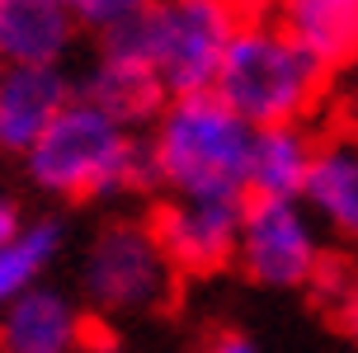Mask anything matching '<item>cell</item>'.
Returning a JSON list of instances; mask_svg holds the SVG:
<instances>
[{
	"label": "cell",
	"instance_id": "1",
	"mask_svg": "<svg viewBox=\"0 0 358 353\" xmlns=\"http://www.w3.org/2000/svg\"><path fill=\"white\" fill-rule=\"evenodd\" d=\"M255 127L241 123L217 94H184L156 113L146 141L151 175L175 198H245V160Z\"/></svg>",
	"mask_w": 358,
	"mask_h": 353
},
{
	"label": "cell",
	"instance_id": "2",
	"mask_svg": "<svg viewBox=\"0 0 358 353\" xmlns=\"http://www.w3.org/2000/svg\"><path fill=\"white\" fill-rule=\"evenodd\" d=\"M330 71L306 57L268 19H236L231 43L222 52L213 94L250 127L302 123L321 104Z\"/></svg>",
	"mask_w": 358,
	"mask_h": 353
},
{
	"label": "cell",
	"instance_id": "3",
	"mask_svg": "<svg viewBox=\"0 0 358 353\" xmlns=\"http://www.w3.org/2000/svg\"><path fill=\"white\" fill-rule=\"evenodd\" d=\"M29 175L38 189L66 198L132 194L156 184L146 141H137L132 127H123L118 118L99 113L76 94L52 118V127L29 146Z\"/></svg>",
	"mask_w": 358,
	"mask_h": 353
},
{
	"label": "cell",
	"instance_id": "4",
	"mask_svg": "<svg viewBox=\"0 0 358 353\" xmlns=\"http://www.w3.org/2000/svg\"><path fill=\"white\" fill-rule=\"evenodd\" d=\"M231 29H236V15L222 10V5L151 0L137 19H127L113 34H104V43L137 57L156 75L165 99H184V94H213Z\"/></svg>",
	"mask_w": 358,
	"mask_h": 353
},
{
	"label": "cell",
	"instance_id": "5",
	"mask_svg": "<svg viewBox=\"0 0 358 353\" xmlns=\"http://www.w3.org/2000/svg\"><path fill=\"white\" fill-rule=\"evenodd\" d=\"M85 297L108 316H137V311H161L175 297V268L161 254L151 226L142 222H113L94 236L85 254Z\"/></svg>",
	"mask_w": 358,
	"mask_h": 353
},
{
	"label": "cell",
	"instance_id": "6",
	"mask_svg": "<svg viewBox=\"0 0 358 353\" xmlns=\"http://www.w3.org/2000/svg\"><path fill=\"white\" fill-rule=\"evenodd\" d=\"M236 259L264 287H311L321 268V226L311 222L302 198H245Z\"/></svg>",
	"mask_w": 358,
	"mask_h": 353
},
{
	"label": "cell",
	"instance_id": "7",
	"mask_svg": "<svg viewBox=\"0 0 358 353\" xmlns=\"http://www.w3.org/2000/svg\"><path fill=\"white\" fill-rule=\"evenodd\" d=\"M241 203H231V198H170L156 208L146 226L175 273H217L236 259Z\"/></svg>",
	"mask_w": 358,
	"mask_h": 353
},
{
	"label": "cell",
	"instance_id": "8",
	"mask_svg": "<svg viewBox=\"0 0 358 353\" xmlns=\"http://www.w3.org/2000/svg\"><path fill=\"white\" fill-rule=\"evenodd\" d=\"M241 19L278 24L325 71L358 62V0H250Z\"/></svg>",
	"mask_w": 358,
	"mask_h": 353
},
{
	"label": "cell",
	"instance_id": "9",
	"mask_svg": "<svg viewBox=\"0 0 358 353\" xmlns=\"http://www.w3.org/2000/svg\"><path fill=\"white\" fill-rule=\"evenodd\" d=\"M90 316L57 287H29L0 311V353H85Z\"/></svg>",
	"mask_w": 358,
	"mask_h": 353
},
{
	"label": "cell",
	"instance_id": "10",
	"mask_svg": "<svg viewBox=\"0 0 358 353\" xmlns=\"http://www.w3.org/2000/svg\"><path fill=\"white\" fill-rule=\"evenodd\" d=\"M71 104V80L62 66H5L0 71V151L29 156L52 118Z\"/></svg>",
	"mask_w": 358,
	"mask_h": 353
},
{
	"label": "cell",
	"instance_id": "11",
	"mask_svg": "<svg viewBox=\"0 0 358 353\" xmlns=\"http://www.w3.org/2000/svg\"><path fill=\"white\" fill-rule=\"evenodd\" d=\"M302 208L311 222L335 231L340 240H358V137L335 132L316 141V156L302 184Z\"/></svg>",
	"mask_w": 358,
	"mask_h": 353
},
{
	"label": "cell",
	"instance_id": "12",
	"mask_svg": "<svg viewBox=\"0 0 358 353\" xmlns=\"http://www.w3.org/2000/svg\"><path fill=\"white\" fill-rule=\"evenodd\" d=\"M71 38L66 0H0V66H62Z\"/></svg>",
	"mask_w": 358,
	"mask_h": 353
},
{
	"label": "cell",
	"instance_id": "13",
	"mask_svg": "<svg viewBox=\"0 0 358 353\" xmlns=\"http://www.w3.org/2000/svg\"><path fill=\"white\" fill-rule=\"evenodd\" d=\"M76 99H85V104H94L99 113L118 118L123 127H132V123H142V118H151V113H161L165 89L156 85V75H151L132 52L104 43L99 57H94V66L85 71Z\"/></svg>",
	"mask_w": 358,
	"mask_h": 353
},
{
	"label": "cell",
	"instance_id": "14",
	"mask_svg": "<svg viewBox=\"0 0 358 353\" xmlns=\"http://www.w3.org/2000/svg\"><path fill=\"white\" fill-rule=\"evenodd\" d=\"M311 156H316V137L302 123L255 127L245 160V198H302Z\"/></svg>",
	"mask_w": 358,
	"mask_h": 353
},
{
	"label": "cell",
	"instance_id": "15",
	"mask_svg": "<svg viewBox=\"0 0 358 353\" xmlns=\"http://www.w3.org/2000/svg\"><path fill=\"white\" fill-rule=\"evenodd\" d=\"M57 250H62V226L57 222L24 226L15 240L0 245V311L15 297H24L29 287H38V278L52 268Z\"/></svg>",
	"mask_w": 358,
	"mask_h": 353
},
{
	"label": "cell",
	"instance_id": "16",
	"mask_svg": "<svg viewBox=\"0 0 358 353\" xmlns=\"http://www.w3.org/2000/svg\"><path fill=\"white\" fill-rule=\"evenodd\" d=\"M146 5H151V0H66V10L76 15V24L99 29V34H113L118 24L142 15Z\"/></svg>",
	"mask_w": 358,
	"mask_h": 353
},
{
	"label": "cell",
	"instance_id": "17",
	"mask_svg": "<svg viewBox=\"0 0 358 353\" xmlns=\"http://www.w3.org/2000/svg\"><path fill=\"white\" fill-rule=\"evenodd\" d=\"M330 306H335V320H340L344 330H349V335L358 339V273L340 287V297L330 301Z\"/></svg>",
	"mask_w": 358,
	"mask_h": 353
},
{
	"label": "cell",
	"instance_id": "18",
	"mask_svg": "<svg viewBox=\"0 0 358 353\" xmlns=\"http://www.w3.org/2000/svg\"><path fill=\"white\" fill-rule=\"evenodd\" d=\"M203 353H259V349H255V339L241 335V330H217Z\"/></svg>",
	"mask_w": 358,
	"mask_h": 353
},
{
	"label": "cell",
	"instance_id": "19",
	"mask_svg": "<svg viewBox=\"0 0 358 353\" xmlns=\"http://www.w3.org/2000/svg\"><path fill=\"white\" fill-rule=\"evenodd\" d=\"M19 231H24V217H19V208L10 203V198H0V245H5V240H15Z\"/></svg>",
	"mask_w": 358,
	"mask_h": 353
},
{
	"label": "cell",
	"instance_id": "20",
	"mask_svg": "<svg viewBox=\"0 0 358 353\" xmlns=\"http://www.w3.org/2000/svg\"><path fill=\"white\" fill-rule=\"evenodd\" d=\"M198 5H222V10H231V15L241 19V10H245L250 0H198Z\"/></svg>",
	"mask_w": 358,
	"mask_h": 353
},
{
	"label": "cell",
	"instance_id": "21",
	"mask_svg": "<svg viewBox=\"0 0 358 353\" xmlns=\"http://www.w3.org/2000/svg\"><path fill=\"white\" fill-rule=\"evenodd\" d=\"M344 132H354V137H358V94H354V104H349V127H344Z\"/></svg>",
	"mask_w": 358,
	"mask_h": 353
},
{
	"label": "cell",
	"instance_id": "22",
	"mask_svg": "<svg viewBox=\"0 0 358 353\" xmlns=\"http://www.w3.org/2000/svg\"><path fill=\"white\" fill-rule=\"evenodd\" d=\"M0 71H5V66H0Z\"/></svg>",
	"mask_w": 358,
	"mask_h": 353
}]
</instances>
